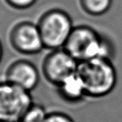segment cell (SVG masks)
<instances>
[{
  "label": "cell",
  "mask_w": 122,
  "mask_h": 122,
  "mask_svg": "<svg viewBox=\"0 0 122 122\" xmlns=\"http://www.w3.org/2000/svg\"><path fill=\"white\" fill-rule=\"evenodd\" d=\"M63 49L78 63L97 58L112 60L116 53L109 38L86 24L74 27Z\"/></svg>",
  "instance_id": "1"
},
{
  "label": "cell",
  "mask_w": 122,
  "mask_h": 122,
  "mask_svg": "<svg viewBox=\"0 0 122 122\" xmlns=\"http://www.w3.org/2000/svg\"><path fill=\"white\" fill-rule=\"evenodd\" d=\"M9 42L15 51L25 55H32L45 49L37 24L31 21L17 23L9 33Z\"/></svg>",
  "instance_id": "6"
},
{
  "label": "cell",
  "mask_w": 122,
  "mask_h": 122,
  "mask_svg": "<svg viewBox=\"0 0 122 122\" xmlns=\"http://www.w3.org/2000/svg\"><path fill=\"white\" fill-rule=\"evenodd\" d=\"M3 48L2 45V43L0 41V63H1L2 59H3Z\"/></svg>",
  "instance_id": "13"
},
{
  "label": "cell",
  "mask_w": 122,
  "mask_h": 122,
  "mask_svg": "<svg viewBox=\"0 0 122 122\" xmlns=\"http://www.w3.org/2000/svg\"><path fill=\"white\" fill-rule=\"evenodd\" d=\"M79 63L65 49L51 50L44 58L42 72L47 82L57 87L77 71Z\"/></svg>",
  "instance_id": "5"
},
{
  "label": "cell",
  "mask_w": 122,
  "mask_h": 122,
  "mask_svg": "<svg viewBox=\"0 0 122 122\" xmlns=\"http://www.w3.org/2000/svg\"><path fill=\"white\" fill-rule=\"evenodd\" d=\"M56 89L61 99L69 104H77L87 98L84 84L77 71L61 82Z\"/></svg>",
  "instance_id": "8"
},
{
  "label": "cell",
  "mask_w": 122,
  "mask_h": 122,
  "mask_svg": "<svg viewBox=\"0 0 122 122\" xmlns=\"http://www.w3.org/2000/svg\"><path fill=\"white\" fill-rule=\"evenodd\" d=\"M47 114L42 105L33 103L27 110L19 122H44Z\"/></svg>",
  "instance_id": "10"
},
{
  "label": "cell",
  "mask_w": 122,
  "mask_h": 122,
  "mask_svg": "<svg viewBox=\"0 0 122 122\" xmlns=\"http://www.w3.org/2000/svg\"><path fill=\"white\" fill-rule=\"evenodd\" d=\"M37 24L44 47L49 50L64 48L75 27L69 13L61 8L43 13Z\"/></svg>",
  "instance_id": "3"
},
{
  "label": "cell",
  "mask_w": 122,
  "mask_h": 122,
  "mask_svg": "<svg viewBox=\"0 0 122 122\" xmlns=\"http://www.w3.org/2000/svg\"><path fill=\"white\" fill-rule=\"evenodd\" d=\"M77 74L84 84L87 98L106 97L117 85V72L111 59L97 58L81 62Z\"/></svg>",
  "instance_id": "2"
},
{
  "label": "cell",
  "mask_w": 122,
  "mask_h": 122,
  "mask_svg": "<svg viewBox=\"0 0 122 122\" xmlns=\"http://www.w3.org/2000/svg\"><path fill=\"white\" fill-rule=\"evenodd\" d=\"M44 122H75V121L66 113L61 111H53L47 114Z\"/></svg>",
  "instance_id": "11"
},
{
  "label": "cell",
  "mask_w": 122,
  "mask_h": 122,
  "mask_svg": "<svg viewBox=\"0 0 122 122\" xmlns=\"http://www.w3.org/2000/svg\"><path fill=\"white\" fill-rule=\"evenodd\" d=\"M113 0H79L81 10L92 17H100L106 14L111 8Z\"/></svg>",
  "instance_id": "9"
},
{
  "label": "cell",
  "mask_w": 122,
  "mask_h": 122,
  "mask_svg": "<svg viewBox=\"0 0 122 122\" xmlns=\"http://www.w3.org/2000/svg\"><path fill=\"white\" fill-rule=\"evenodd\" d=\"M5 3L11 8L18 10H24L31 8L37 0H4Z\"/></svg>",
  "instance_id": "12"
},
{
  "label": "cell",
  "mask_w": 122,
  "mask_h": 122,
  "mask_svg": "<svg viewBox=\"0 0 122 122\" xmlns=\"http://www.w3.org/2000/svg\"><path fill=\"white\" fill-rule=\"evenodd\" d=\"M5 78L6 81L30 93L36 89L40 81L37 68L34 64L26 59L13 62L7 69Z\"/></svg>",
  "instance_id": "7"
},
{
  "label": "cell",
  "mask_w": 122,
  "mask_h": 122,
  "mask_svg": "<svg viewBox=\"0 0 122 122\" xmlns=\"http://www.w3.org/2000/svg\"><path fill=\"white\" fill-rule=\"evenodd\" d=\"M32 104L30 92L6 80L0 82V122H19Z\"/></svg>",
  "instance_id": "4"
}]
</instances>
